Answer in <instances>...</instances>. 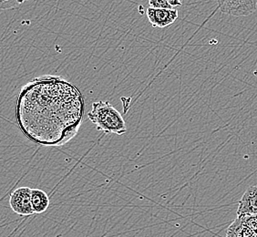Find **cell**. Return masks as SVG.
<instances>
[{
    "label": "cell",
    "mask_w": 257,
    "mask_h": 237,
    "mask_svg": "<svg viewBox=\"0 0 257 237\" xmlns=\"http://www.w3.org/2000/svg\"><path fill=\"white\" fill-rule=\"evenodd\" d=\"M225 237H257V214H244L230 224Z\"/></svg>",
    "instance_id": "cell-2"
},
{
    "label": "cell",
    "mask_w": 257,
    "mask_h": 237,
    "mask_svg": "<svg viewBox=\"0 0 257 237\" xmlns=\"http://www.w3.org/2000/svg\"><path fill=\"white\" fill-rule=\"evenodd\" d=\"M32 189L20 187L11 193L10 205L12 211L20 216H30L34 214L31 202Z\"/></svg>",
    "instance_id": "cell-3"
},
{
    "label": "cell",
    "mask_w": 257,
    "mask_h": 237,
    "mask_svg": "<svg viewBox=\"0 0 257 237\" xmlns=\"http://www.w3.org/2000/svg\"><path fill=\"white\" fill-rule=\"evenodd\" d=\"M31 202L34 213H43L50 207V198L40 189H32Z\"/></svg>",
    "instance_id": "cell-7"
},
{
    "label": "cell",
    "mask_w": 257,
    "mask_h": 237,
    "mask_svg": "<svg viewBox=\"0 0 257 237\" xmlns=\"http://www.w3.org/2000/svg\"><path fill=\"white\" fill-rule=\"evenodd\" d=\"M88 117L96 129L100 132L117 135L127 133L123 117L109 101L94 102Z\"/></svg>",
    "instance_id": "cell-1"
},
{
    "label": "cell",
    "mask_w": 257,
    "mask_h": 237,
    "mask_svg": "<svg viewBox=\"0 0 257 237\" xmlns=\"http://www.w3.org/2000/svg\"><path fill=\"white\" fill-rule=\"evenodd\" d=\"M149 5L154 9H165V10H174L173 7L170 5L169 0H151Z\"/></svg>",
    "instance_id": "cell-8"
},
{
    "label": "cell",
    "mask_w": 257,
    "mask_h": 237,
    "mask_svg": "<svg viewBox=\"0 0 257 237\" xmlns=\"http://www.w3.org/2000/svg\"><path fill=\"white\" fill-rule=\"evenodd\" d=\"M178 10L154 9L149 7L146 15L154 28L163 29L173 24L178 19Z\"/></svg>",
    "instance_id": "cell-5"
},
{
    "label": "cell",
    "mask_w": 257,
    "mask_h": 237,
    "mask_svg": "<svg viewBox=\"0 0 257 237\" xmlns=\"http://www.w3.org/2000/svg\"><path fill=\"white\" fill-rule=\"evenodd\" d=\"M257 214V186H250L238 203L237 216Z\"/></svg>",
    "instance_id": "cell-6"
},
{
    "label": "cell",
    "mask_w": 257,
    "mask_h": 237,
    "mask_svg": "<svg viewBox=\"0 0 257 237\" xmlns=\"http://www.w3.org/2000/svg\"><path fill=\"white\" fill-rule=\"evenodd\" d=\"M169 3H170V5L173 7V9H174V10H176V8H178L180 6L183 5V3L181 1H179V0H169Z\"/></svg>",
    "instance_id": "cell-9"
},
{
    "label": "cell",
    "mask_w": 257,
    "mask_h": 237,
    "mask_svg": "<svg viewBox=\"0 0 257 237\" xmlns=\"http://www.w3.org/2000/svg\"><path fill=\"white\" fill-rule=\"evenodd\" d=\"M221 12L234 17H247L257 10V1L254 0H235L219 1Z\"/></svg>",
    "instance_id": "cell-4"
}]
</instances>
